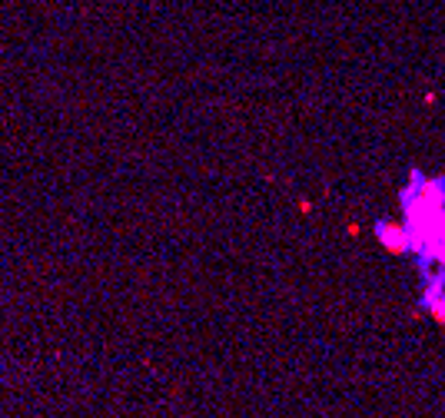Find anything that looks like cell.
<instances>
[{"label":"cell","instance_id":"6da1fadb","mask_svg":"<svg viewBox=\"0 0 445 418\" xmlns=\"http://www.w3.org/2000/svg\"><path fill=\"white\" fill-rule=\"evenodd\" d=\"M376 236H379L382 249L392 256H409V232L402 222H376Z\"/></svg>","mask_w":445,"mask_h":418}]
</instances>
